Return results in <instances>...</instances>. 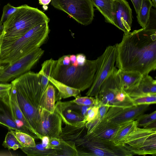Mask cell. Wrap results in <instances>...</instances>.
Returning <instances> with one entry per match:
<instances>
[{
	"label": "cell",
	"instance_id": "8992f818",
	"mask_svg": "<svg viewBox=\"0 0 156 156\" xmlns=\"http://www.w3.org/2000/svg\"><path fill=\"white\" fill-rule=\"evenodd\" d=\"M78 156H131L133 154L123 147L112 141L86 133L75 141Z\"/></svg>",
	"mask_w": 156,
	"mask_h": 156
},
{
	"label": "cell",
	"instance_id": "7402d4cb",
	"mask_svg": "<svg viewBox=\"0 0 156 156\" xmlns=\"http://www.w3.org/2000/svg\"><path fill=\"white\" fill-rule=\"evenodd\" d=\"M49 80L57 89L58 93L55 98V101H60L71 97L75 98L78 96L81 91L67 85L51 77L49 78Z\"/></svg>",
	"mask_w": 156,
	"mask_h": 156
},
{
	"label": "cell",
	"instance_id": "7dc6e473",
	"mask_svg": "<svg viewBox=\"0 0 156 156\" xmlns=\"http://www.w3.org/2000/svg\"><path fill=\"white\" fill-rule=\"evenodd\" d=\"M4 28L3 23L0 21V36Z\"/></svg>",
	"mask_w": 156,
	"mask_h": 156
},
{
	"label": "cell",
	"instance_id": "8fae6325",
	"mask_svg": "<svg viewBox=\"0 0 156 156\" xmlns=\"http://www.w3.org/2000/svg\"><path fill=\"white\" fill-rule=\"evenodd\" d=\"M150 105H133L126 107L111 106L103 119L120 125L130 120H136L149 108Z\"/></svg>",
	"mask_w": 156,
	"mask_h": 156
},
{
	"label": "cell",
	"instance_id": "7c38bea8",
	"mask_svg": "<svg viewBox=\"0 0 156 156\" xmlns=\"http://www.w3.org/2000/svg\"><path fill=\"white\" fill-rule=\"evenodd\" d=\"M117 71L115 67L112 73L102 83L98 96L95 97L101 105H108L111 107L115 105L116 96L122 88Z\"/></svg>",
	"mask_w": 156,
	"mask_h": 156
},
{
	"label": "cell",
	"instance_id": "836d02e7",
	"mask_svg": "<svg viewBox=\"0 0 156 156\" xmlns=\"http://www.w3.org/2000/svg\"><path fill=\"white\" fill-rule=\"evenodd\" d=\"M131 98L134 105H151L156 103V94H147Z\"/></svg>",
	"mask_w": 156,
	"mask_h": 156
},
{
	"label": "cell",
	"instance_id": "f35d334b",
	"mask_svg": "<svg viewBox=\"0 0 156 156\" xmlns=\"http://www.w3.org/2000/svg\"><path fill=\"white\" fill-rule=\"evenodd\" d=\"M12 86L11 83H0V98H3L8 95Z\"/></svg>",
	"mask_w": 156,
	"mask_h": 156
},
{
	"label": "cell",
	"instance_id": "b9f144b4",
	"mask_svg": "<svg viewBox=\"0 0 156 156\" xmlns=\"http://www.w3.org/2000/svg\"><path fill=\"white\" fill-rule=\"evenodd\" d=\"M69 56V55H64L59 58L58 60V61L63 65H69L71 63Z\"/></svg>",
	"mask_w": 156,
	"mask_h": 156
},
{
	"label": "cell",
	"instance_id": "d6a6232c",
	"mask_svg": "<svg viewBox=\"0 0 156 156\" xmlns=\"http://www.w3.org/2000/svg\"><path fill=\"white\" fill-rule=\"evenodd\" d=\"M6 134L2 145L5 148L9 149L16 150L20 149L23 147L18 141L11 130L9 129Z\"/></svg>",
	"mask_w": 156,
	"mask_h": 156
},
{
	"label": "cell",
	"instance_id": "1f68e13d",
	"mask_svg": "<svg viewBox=\"0 0 156 156\" xmlns=\"http://www.w3.org/2000/svg\"><path fill=\"white\" fill-rule=\"evenodd\" d=\"M110 106L108 105H103L99 108L97 115L93 120L86 123L87 133H90L93 128L103 118Z\"/></svg>",
	"mask_w": 156,
	"mask_h": 156
},
{
	"label": "cell",
	"instance_id": "bcb514c9",
	"mask_svg": "<svg viewBox=\"0 0 156 156\" xmlns=\"http://www.w3.org/2000/svg\"><path fill=\"white\" fill-rule=\"evenodd\" d=\"M71 63H73L76 60V56L74 55H71L69 56Z\"/></svg>",
	"mask_w": 156,
	"mask_h": 156
},
{
	"label": "cell",
	"instance_id": "603a6c76",
	"mask_svg": "<svg viewBox=\"0 0 156 156\" xmlns=\"http://www.w3.org/2000/svg\"><path fill=\"white\" fill-rule=\"evenodd\" d=\"M137 126L136 120H130L122 124L110 140L115 145L121 146L124 139Z\"/></svg>",
	"mask_w": 156,
	"mask_h": 156
},
{
	"label": "cell",
	"instance_id": "7a4b0ae2",
	"mask_svg": "<svg viewBox=\"0 0 156 156\" xmlns=\"http://www.w3.org/2000/svg\"><path fill=\"white\" fill-rule=\"evenodd\" d=\"M41 76L29 71L12 81L20 108L34 129L38 133L42 97Z\"/></svg>",
	"mask_w": 156,
	"mask_h": 156
},
{
	"label": "cell",
	"instance_id": "74e56055",
	"mask_svg": "<svg viewBox=\"0 0 156 156\" xmlns=\"http://www.w3.org/2000/svg\"><path fill=\"white\" fill-rule=\"evenodd\" d=\"M91 106H87L77 104L71 101V107L74 111L80 115L84 119L88 108Z\"/></svg>",
	"mask_w": 156,
	"mask_h": 156
},
{
	"label": "cell",
	"instance_id": "60d3db41",
	"mask_svg": "<svg viewBox=\"0 0 156 156\" xmlns=\"http://www.w3.org/2000/svg\"><path fill=\"white\" fill-rule=\"evenodd\" d=\"M76 56V60L79 66H83L86 62L87 59L86 56L83 54L79 53L77 54Z\"/></svg>",
	"mask_w": 156,
	"mask_h": 156
},
{
	"label": "cell",
	"instance_id": "ba28073f",
	"mask_svg": "<svg viewBox=\"0 0 156 156\" xmlns=\"http://www.w3.org/2000/svg\"><path fill=\"white\" fill-rule=\"evenodd\" d=\"M51 4L82 25L90 24L93 19L94 5L91 0H51Z\"/></svg>",
	"mask_w": 156,
	"mask_h": 156
},
{
	"label": "cell",
	"instance_id": "52a82bcc",
	"mask_svg": "<svg viewBox=\"0 0 156 156\" xmlns=\"http://www.w3.org/2000/svg\"><path fill=\"white\" fill-rule=\"evenodd\" d=\"M121 146L134 155H156V128L137 126L123 140Z\"/></svg>",
	"mask_w": 156,
	"mask_h": 156
},
{
	"label": "cell",
	"instance_id": "30bf717a",
	"mask_svg": "<svg viewBox=\"0 0 156 156\" xmlns=\"http://www.w3.org/2000/svg\"><path fill=\"white\" fill-rule=\"evenodd\" d=\"M44 52L41 48H37L17 60L7 64L0 74V83H7L30 71Z\"/></svg>",
	"mask_w": 156,
	"mask_h": 156
},
{
	"label": "cell",
	"instance_id": "d590c367",
	"mask_svg": "<svg viewBox=\"0 0 156 156\" xmlns=\"http://www.w3.org/2000/svg\"><path fill=\"white\" fill-rule=\"evenodd\" d=\"M17 9V7H15L9 3L5 5L3 9V13L0 21L3 23Z\"/></svg>",
	"mask_w": 156,
	"mask_h": 156
},
{
	"label": "cell",
	"instance_id": "c3c4849f",
	"mask_svg": "<svg viewBox=\"0 0 156 156\" xmlns=\"http://www.w3.org/2000/svg\"><path fill=\"white\" fill-rule=\"evenodd\" d=\"M71 64L75 67H77L79 66L78 63L76 60L73 63Z\"/></svg>",
	"mask_w": 156,
	"mask_h": 156
},
{
	"label": "cell",
	"instance_id": "e575fe53",
	"mask_svg": "<svg viewBox=\"0 0 156 156\" xmlns=\"http://www.w3.org/2000/svg\"><path fill=\"white\" fill-rule=\"evenodd\" d=\"M72 101L73 102L78 105L92 106L94 105L95 104V99L92 97H80L78 96Z\"/></svg>",
	"mask_w": 156,
	"mask_h": 156
},
{
	"label": "cell",
	"instance_id": "44dd1931",
	"mask_svg": "<svg viewBox=\"0 0 156 156\" xmlns=\"http://www.w3.org/2000/svg\"><path fill=\"white\" fill-rule=\"evenodd\" d=\"M117 73L122 88L125 91L131 89L139 82L143 75L137 72L118 69Z\"/></svg>",
	"mask_w": 156,
	"mask_h": 156
},
{
	"label": "cell",
	"instance_id": "681fc988",
	"mask_svg": "<svg viewBox=\"0 0 156 156\" xmlns=\"http://www.w3.org/2000/svg\"><path fill=\"white\" fill-rule=\"evenodd\" d=\"M152 2L153 3V6L155 8L156 7V0H152Z\"/></svg>",
	"mask_w": 156,
	"mask_h": 156
},
{
	"label": "cell",
	"instance_id": "4dcf8cb0",
	"mask_svg": "<svg viewBox=\"0 0 156 156\" xmlns=\"http://www.w3.org/2000/svg\"><path fill=\"white\" fill-rule=\"evenodd\" d=\"M18 141L23 147H32L36 144L34 139L26 133L11 130Z\"/></svg>",
	"mask_w": 156,
	"mask_h": 156
},
{
	"label": "cell",
	"instance_id": "cb8c5ba5",
	"mask_svg": "<svg viewBox=\"0 0 156 156\" xmlns=\"http://www.w3.org/2000/svg\"><path fill=\"white\" fill-rule=\"evenodd\" d=\"M55 91L54 86L48 84L41 98L40 106L41 109L52 112L55 111Z\"/></svg>",
	"mask_w": 156,
	"mask_h": 156
},
{
	"label": "cell",
	"instance_id": "ffe728a7",
	"mask_svg": "<svg viewBox=\"0 0 156 156\" xmlns=\"http://www.w3.org/2000/svg\"><path fill=\"white\" fill-rule=\"evenodd\" d=\"M120 126L102 119L89 133L100 138L110 140Z\"/></svg>",
	"mask_w": 156,
	"mask_h": 156
},
{
	"label": "cell",
	"instance_id": "f1b7e54d",
	"mask_svg": "<svg viewBox=\"0 0 156 156\" xmlns=\"http://www.w3.org/2000/svg\"><path fill=\"white\" fill-rule=\"evenodd\" d=\"M61 140L60 145L55 149L56 156H78V153L74 142L66 141Z\"/></svg>",
	"mask_w": 156,
	"mask_h": 156
},
{
	"label": "cell",
	"instance_id": "f546056e",
	"mask_svg": "<svg viewBox=\"0 0 156 156\" xmlns=\"http://www.w3.org/2000/svg\"><path fill=\"white\" fill-rule=\"evenodd\" d=\"M138 127L144 128H156V111L141 115L136 120Z\"/></svg>",
	"mask_w": 156,
	"mask_h": 156
},
{
	"label": "cell",
	"instance_id": "816d5d0a",
	"mask_svg": "<svg viewBox=\"0 0 156 156\" xmlns=\"http://www.w3.org/2000/svg\"></svg>",
	"mask_w": 156,
	"mask_h": 156
},
{
	"label": "cell",
	"instance_id": "f6af8a7d",
	"mask_svg": "<svg viewBox=\"0 0 156 156\" xmlns=\"http://www.w3.org/2000/svg\"><path fill=\"white\" fill-rule=\"evenodd\" d=\"M40 4L44 5H48L51 0H38Z\"/></svg>",
	"mask_w": 156,
	"mask_h": 156
},
{
	"label": "cell",
	"instance_id": "ac0fdd59",
	"mask_svg": "<svg viewBox=\"0 0 156 156\" xmlns=\"http://www.w3.org/2000/svg\"><path fill=\"white\" fill-rule=\"evenodd\" d=\"M55 111L61 118L65 124H70L83 120L84 118L74 111L71 107V101L62 102L57 101Z\"/></svg>",
	"mask_w": 156,
	"mask_h": 156
},
{
	"label": "cell",
	"instance_id": "9a60e30c",
	"mask_svg": "<svg viewBox=\"0 0 156 156\" xmlns=\"http://www.w3.org/2000/svg\"><path fill=\"white\" fill-rule=\"evenodd\" d=\"M8 98L16 123L20 132L30 135L34 139L41 140L42 136L32 127L21 111L18 103L15 91L12 86L8 95Z\"/></svg>",
	"mask_w": 156,
	"mask_h": 156
},
{
	"label": "cell",
	"instance_id": "484cf974",
	"mask_svg": "<svg viewBox=\"0 0 156 156\" xmlns=\"http://www.w3.org/2000/svg\"><path fill=\"white\" fill-rule=\"evenodd\" d=\"M93 5L104 16L106 22L113 25L112 8L114 0H91Z\"/></svg>",
	"mask_w": 156,
	"mask_h": 156
},
{
	"label": "cell",
	"instance_id": "277c9868",
	"mask_svg": "<svg viewBox=\"0 0 156 156\" xmlns=\"http://www.w3.org/2000/svg\"><path fill=\"white\" fill-rule=\"evenodd\" d=\"M48 22L37 25L21 37L0 45V65L17 60L45 42L49 32Z\"/></svg>",
	"mask_w": 156,
	"mask_h": 156
},
{
	"label": "cell",
	"instance_id": "3957f363",
	"mask_svg": "<svg viewBox=\"0 0 156 156\" xmlns=\"http://www.w3.org/2000/svg\"><path fill=\"white\" fill-rule=\"evenodd\" d=\"M49 21L46 14L37 8L27 5L18 7L16 10L3 23L0 45L13 41L37 25Z\"/></svg>",
	"mask_w": 156,
	"mask_h": 156
},
{
	"label": "cell",
	"instance_id": "83f0119b",
	"mask_svg": "<svg viewBox=\"0 0 156 156\" xmlns=\"http://www.w3.org/2000/svg\"><path fill=\"white\" fill-rule=\"evenodd\" d=\"M152 6L153 3L151 0H142L137 16V21L142 28L146 27L148 24Z\"/></svg>",
	"mask_w": 156,
	"mask_h": 156
},
{
	"label": "cell",
	"instance_id": "5bb4252c",
	"mask_svg": "<svg viewBox=\"0 0 156 156\" xmlns=\"http://www.w3.org/2000/svg\"><path fill=\"white\" fill-rule=\"evenodd\" d=\"M113 25L124 32H129L132 22V10L125 0H114L112 8Z\"/></svg>",
	"mask_w": 156,
	"mask_h": 156
},
{
	"label": "cell",
	"instance_id": "d6986e66",
	"mask_svg": "<svg viewBox=\"0 0 156 156\" xmlns=\"http://www.w3.org/2000/svg\"><path fill=\"white\" fill-rule=\"evenodd\" d=\"M8 94L3 98H0V124L9 129L20 132L13 115L8 98Z\"/></svg>",
	"mask_w": 156,
	"mask_h": 156
},
{
	"label": "cell",
	"instance_id": "8d00e7d4",
	"mask_svg": "<svg viewBox=\"0 0 156 156\" xmlns=\"http://www.w3.org/2000/svg\"><path fill=\"white\" fill-rule=\"evenodd\" d=\"M100 106L95 104L90 106L88 109L86 115L83 121L86 123H87L94 119L97 115Z\"/></svg>",
	"mask_w": 156,
	"mask_h": 156
},
{
	"label": "cell",
	"instance_id": "ee69618b",
	"mask_svg": "<svg viewBox=\"0 0 156 156\" xmlns=\"http://www.w3.org/2000/svg\"><path fill=\"white\" fill-rule=\"evenodd\" d=\"M41 140L42 146L46 148H49V138L47 136H43Z\"/></svg>",
	"mask_w": 156,
	"mask_h": 156
},
{
	"label": "cell",
	"instance_id": "5b68a950",
	"mask_svg": "<svg viewBox=\"0 0 156 156\" xmlns=\"http://www.w3.org/2000/svg\"><path fill=\"white\" fill-rule=\"evenodd\" d=\"M97 63V58L87 60L83 66L75 67L71 63L68 66L63 65L57 60L51 77L83 91L89 88L92 84Z\"/></svg>",
	"mask_w": 156,
	"mask_h": 156
},
{
	"label": "cell",
	"instance_id": "e0dca14e",
	"mask_svg": "<svg viewBox=\"0 0 156 156\" xmlns=\"http://www.w3.org/2000/svg\"><path fill=\"white\" fill-rule=\"evenodd\" d=\"M86 122H78L70 124H65L62 128V133L59 137L64 141L75 142L87 133Z\"/></svg>",
	"mask_w": 156,
	"mask_h": 156
},
{
	"label": "cell",
	"instance_id": "f907efd6",
	"mask_svg": "<svg viewBox=\"0 0 156 156\" xmlns=\"http://www.w3.org/2000/svg\"><path fill=\"white\" fill-rule=\"evenodd\" d=\"M4 68V66L0 65V74L3 71Z\"/></svg>",
	"mask_w": 156,
	"mask_h": 156
},
{
	"label": "cell",
	"instance_id": "6da1fadb",
	"mask_svg": "<svg viewBox=\"0 0 156 156\" xmlns=\"http://www.w3.org/2000/svg\"><path fill=\"white\" fill-rule=\"evenodd\" d=\"M115 67L123 70L148 74L156 69V25L124 33L121 42L115 45Z\"/></svg>",
	"mask_w": 156,
	"mask_h": 156
},
{
	"label": "cell",
	"instance_id": "9c48e42d",
	"mask_svg": "<svg viewBox=\"0 0 156 156\" xmlns=\"http://www.w3.org/2000/svg\"><path fill=\"white\" fill-rule=\"evenodd\" d=\"M116 58L115 45L107 47L102 55L98 57L97 69L92 84L86 94L87 96H98L100 87L106 79L113 71Z\"/></svg>",
	"mask_w": 156,
	"mask_h": 156
},
{
	"label": "cell",
	"instance_id": "4316f807",
	"mask_svg": "<svg viewBox=\"0 0 156 156\" xmlns=\"http://www.w3.org/2000/svg\"><path fill=\"white\" fill-rule=\"evenodd\" d=\"M21 149L28 156H56L55 149L44 148L41 143L32 147H23Z\"/></svg>",
	"mask_w": 156,
	"mask_h": 156
},
{
	"label": "cell",
	"instance_id": "7bdbcfd3",
	"mask_svg": "<svg viewBox=\"0 0 156 156\" xmlns=\"http://www.w3.org/2000/svg\"><path fill=\"white\" fill-rule=\"evenodd\" d=\"M134 7L135 11L137 14L140 8L142 0H131Z\"/></svg>",
	"mask_w": 156,
	"mask_h": 156
},
{
	"label": "cell",
	"instance_id": "d4e9b609",
	"mask_svg": "<svg viewBox=\"0 0 156 156\" xmlns=\"http://www.w3.org/2000/svg\"><path fill=\"white\" fill-rule=\"evenodd\" d=\"M56 61L57 60H54L51 58L44 61L41 65V69L38 73L41 76L42 97L49 84V78L51 76Z\"/></svg>",
	"mask_w": 156,
	"mask_h": 156
},
{
	"label": "cell",
	"instance_id": "ab89813d",
	"mask_svg": "<svg viewBox=\"0 0 156 156\" xmlns=\"http://www.w3.org/2000/svg\"><path fill=\"white\" fill-rule=\"evenodd\" d=\"M61 140L59 138H49V148L56 149L60 145Z\"/></svg>",
	"mask_w": 156,
	"mask_h": 156
},
{
	"label": "cell",
	"instance_id": "2e32d148",
	"mask_svg": "<svg viewBox=\"0 0 156 156\" xmlns=\"http://www.w3.org/2000/svg\"><path fill=\"white\" fill-rule=\"evenodd\" d=\"M126 91L131 98L147 94H156V80L148 74L143 75L136 86Z\"/></svg>",
	"mask_w": 156,
	"mask_h": 156
},
{
	"label": "cell",
	"instance_id": "4fadbf2b",
	"mask_svg": "<svg viewBox=\"0 0 156 156\" xmlns=\"http://www.w3.org/2000/svg\"><path fill=\"white\" fill-rule=\"evenodd\" d=\"M62 122L61 118L55 111L51 112L42 108L38 133L49 138H58L62 133Z\"/></svg>",
	"mask_w": 156,
	"mask_h": 156
}]
</instances>
